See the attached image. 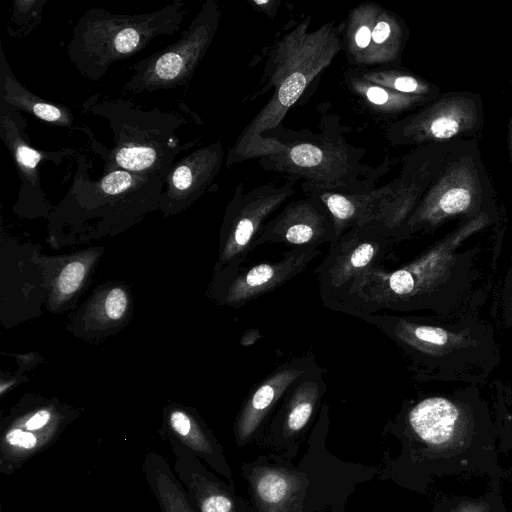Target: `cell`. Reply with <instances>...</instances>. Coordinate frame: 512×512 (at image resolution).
<instances>
[{"label": "cell", "mask_w": 512, "mask_h": 512, "mask_svg": "<svg viewBox=\"0 0 512 512\" xmlns=\"http://www.w3.org/2000/svg\"><path fill=\"white\" fill-rule=\"evenodd\" d=\"M310 22L306 16L292 23L270 47L257 95L273 93L229 148L226 167L257 159L264 136L281 126L289 109L342 50L340 26L329 22L310 30Z\"/></svg>", "instance_id": "1"}, {"label": "cell", "mask_w": 512, "mask_h": 512, "mask_svg": "<svg viewBox=\"0 0 512 512\" xmlns=\"http://www.w3.org/2000/svg\"><path fill=\"white\" fill-rule=\"evenodd\" d=\"M81 109L109 124L111 148L103 146L87 127L81 128L88 135L93 152L103 159L104 170L119 168L158 175L165 181L177 156L199 141L181 142L177 130L188 119L176 111L143 110L130 100L100 98L98 94L85 100Z\"/></svg>", "instance_id": "2"}, {"label": "cell", "mask_w": 512, "mask_h": 512, "mask_svg": "<svg viewBox=\"0 0 512 512\" xmlns=\"http://www.w3.org/2000/svg\"><path fill=\"white\" fill-rule=\"evenodd\" d=\"M496 212L485 211L463 221L445 238L395 270L380 266L369 271L348 296L343 312L364 319L383 311L432 308L456 266V252L462 243L487 227Z\"/></svg>", "instance_id": "3"}, {"label": "cell", "mask_w": 512, "mask_h": 512, "mask_svg": "<svg viewBox=\"0 0 512 512\" xmlns=\"http://www.w3.org/2000/svg\"><path fill=\"white\" fill-rule=\"evenodd\" d=\"M183 0L140 14L90 8L78 20L67 45L70 63L84 78L99 81L118 61L144 50L159 36L173 35L187 15Z\"/></svg>", "instance_id": "4"}, {"label": "cell", "mask_w": 512, "mask_h": 512, "mask_svg": "<svg viewBox=\"0 0 512 512\" xmlns=\"http://www.w3.org/2000/svg\"><path fill=\"white\" fill-rule=\"evenodd\" d=\"M74 160L72 183L52 214L58 224L123 226L159 209L165 186L160 176L113 168L93 180L86 156L76 153Z\"/></svg>", "instance_id": "5"}, {"label": "cell", "mask_w": 512, "mask_h": 512, "mask_svg": "<svg viewBox=\"0 0 512 512\" xmlns=\"http://www.w3.org/2000/svg\"><path fill=\"white\" fill-rule=\"evenodd\" d=\"M364 154L328 128L315 134L281 125L264 136L257 159L261 167L286 179L302 178L305 184L333 187L356 182L377 170L361 162Z\"/></svg>", "instance_id": "6"}, {"label": "cell", "mask_w": 512, "mask_h": 512, "mask_svg": "<svg viewBox=\"0 0 512 512\" xmlns=\"http://www.w3.org/2000/svg\"><path fill=\"white\" fill-rule=\"evenodd\" d=\"M496 208L479 141H464L453 150L425 191L406 223L405 238L433 231L456 218L465 221Z\"/></svg>", "instance_id": "7"}, {"label": "cell", "mask_w": 512, "mask_h": 512, "mask_svg": "<svg viewBox=\"0 0 512 512\" xmlns=\"http://www.w3.org/2000/svg\"><path fill=\"white\" fill-rule=\"evenodd\" d=\"M221 9L206 0L181 37L133 64L122 92L139 94L186 87L208 51L219 27Z\"/></svg>", "instance_id": "8"}, {"label": "cell", "mask_w": 512, "mask_h": 512, "mask_svg": "<svg viewBox=\"0 0 512 512\" xmlns=\"http://www.w3.org/2000/svg\"><path fill=\"white\" fill-rule=\"evenodd\" d=\"M484 105L480 94L449 91L390 124L387 140L394 146L419 147L481 138Z\"/></svg>", "instance_id": "9"}, {"label": "cell", "mask_w": 512, "mask_h": 512, "mask_svg": "<svg viewBox=\"0 0 512 512\" xmlns=\"http://www.w3.org/2000/svg\"><path fill=\"white\" fill-rule=\"evenodd\" d=\"M396 243L375 221L353 227L330 243L316 269L323 304L343 312L348 296L369 271L383 266Z\"/></svg>", "instance_id": "10"}, {"label": "cell", "mask_w": 512, "mask_h": 512, "mask_svg": "<svg viewBox=\"0 0 512 512\" xmlns=\"http://www.w3.org/2000/svg\"><path fill=\"white\" fill-rule=\"evenodd\" d=\"M295 183L284 178L249 190L242 183L235 188L221 226L216 274L242 266L269 218L295 195Z\"/></svg>", "instance_id": "11"}, {"label": "cell", "mask_w": 512, "mask_h": 512, "mask_svg": "<svg viewBox=\"0 0 512 512\" xmlns=\"http://www.w3.org/2000/svg\"><path fill=\"white\" fill-rule=\"evenodd\" d=\"M459 143L414 148L405 156L399 176L382 186L383 195L374 221L396 244L406 239L404 231L408 219Z\"/></svg>", "instance_id": "12"}, {"label": "cell", "mask_w": 512, "mask_h": 512, "mask_svg": "<svg viewBox=\"0 0 512 512\" xmlns=\"http://www.w3.org/2000/svg\"><path fill=\"white\" fill-rule=\"evenodd\" d=\"M320 254L319 248H293L275 261L226 269L216 274L213 293L224 305L239 308L302 273Z\"/></svg>", "instance_id": "13"}, {"label": "cell", "mask_w": 512, "mask_h": 512, "mask_svg": "<svg viewBox=\"0 0 512 512\" xmlns=\"http://www.w3.org/2000/svg\"><path fill=\"white\" fill-rule=\"evenodd\" d=\"M407 422L412 433L444 460L470 449L473 419L451 399L431 396L420 400L408 411Z\"/></svg>", "instance_id": "14"}, {"label": "cell", "mask_w": 512, "mask_h": 512, "mask_svg": "<svg viewBox=\"0 0 512 512\" xmlns=\"http://www.w3.org/2000/svg\"><path fill=\"white\" fill-rule=\"evenodd\" d=\"M363 320L396 343L412 368L418 371L464 346L472 345V339L465 331H449L414 317L377 313Z\"/></svg>", "instance_id": "15"}, {"label": "cell", "mask_w": 512, "mask_h": 512, "mask_svg": "<svg viewBox=\"0 0 512 512\" xmlns=\"http://www.w3.org/2000/svg\"><path fill=\"white\" fill-rule=\"evenodd\" d=\"M26 128L27 122L20 111L0 101V137L15 164L20 181L17 206L35 204L41 208L47 206V200L39 165L43 162L61 165L64 159L74 157L77 152L67 147L57 151L38 150L30 143Z\"/></svg>", "instance_id": "16"}, {"label": "cell", "mask_w": 512, "mask_h": 512, "mask_svg": "<svg viewBox=\"0 0 512 512\" xmlns=\"http://www.w3.org/2000/svg\"><path fill=\"white\" fill-rule=\"evenodd\" d=\"M67 417L53 406L13 415L2 426L0 472L10 475L47 449L63 432Z\"/></svg>", "instance_id": "17"}, {"label": "cell", "mask_w": 512, "mask_h": 512, "mask_svg": "<svg viewBox=\"0 0 512 512\" xmlns=\"http://www.w3.org/2000/svg\"><path fill=\"white\" fill-rule=\"evenodd\" d=\"M335 239L333 220L315 197L304 195L288 201L262 228L254 248L262 244H284L293 248H318Z\"/></svg>", "instance_id": "18"}, {"label": "cell", "mask_w": 512, "mask_h": 512, "mask_svg": "<svg viewBox=\"0 0 512 512\" xmlns=\"http://www.w3.org/2000/svg\"><path fill=\"white\" fill-rule=\"evenodd\" d=\"M225 158L221 142L215 141L177 160L165 179L160 211L165 216L180 213L210 191Z\"/></svg>", "instance_id": "19"}, {"label": "cell", "mask_w": 512, "mask_h": 512, "mask_svg": "<svg viewBox=\"0 0 512 512\" xmlns=\"http://www.w3.org/2000/svg\"><path fill=\"white\" fill-rule=\"evenodd\" d=\"M387 169L384 163L370 176L350 184L322 187L301 183L300 188L304 195L317 198L326 207L337 239L353 227L375 220L383 195L375 181Z\"/></svg>", "instance_id": "20"}, {"label": "cell", "mask_w": 512, "mask_h": 512, "mask_svg": "<svg viewBox=\"0 0 512 512\" xmlns=\"http://www.w3.org/2000/svg\"><path fill=\"white\" fill-rule=\"evenodd\" d=\"M317 368L312 357L297 358L281 365L259 382L251 390L237 419L235 426L237 440L245 442L293 384Z\"/></svg>", "instance_id": "21"}, {"label": "cell", "mask_w": 512, "mask_h": 512, "mask_svg": "<svg viewBox=\"0 0 512 512\" xmlns=\"http://www.w3.org/2000/svg\"><path fill=\"white\" fill-rule=\"evenodd\" d=\"M174 454V469L196 512H236L232 496L190 450L173 438H166Z\"/></svg>", "instance_id": "22"}, {"label": "cell", "mask_w": 512, "mask_h": 512, "mask_svg": "<svg viewBox=\"0 0 512 512\" xmlns=\"http://www.w3.org/2000/svg\"><path fill=\"white\" fill-rule=\"evenodd\" d=\"M250 484L260 512H301L305 479L280 467L257 466Z\"/></svg>", "instance_id": "23"}, {"label": "cell", "mask_w": 512, "mask_h": 512, "mask_svg": "<svg viewBox=\"0 0 512 512\" xmlns=\"http://www.w3.org/2000/svg\"><path fill=\"white\" fill-rule=\"evenodd\" d=\"M0 101L55 126L71 128L75 122L65 105L50 102L26 88L14 75L3 47L0 50Z\"/></svg>", "instance_id": "24"}, {"label": "cell", "mask_w": 512, "mask_h": 512, "mask_svg": "<svg viewBox=\"0 0 512 512\" xmlns=\"http://www.w3.org/2000/svg\"><path fill=\"white\" fill-rule=\"evenodd\" d=\"M162 432L165 438H173L216 468L219 454L217 443L191 410L174 405L165 410Z\"/></svg>", "instance_id": "25"}, {"label": "cell", "mask_w": 512, "mask_h": 512, "mask_svg": "<svg viewBox=\"0 0 512 512\" xmlns=\"http://www.w3.org/2000/svg\"><path fill=\"white\" fill-rule=\"evenodd\" d=\"M345 81L349 90L368 110L395 117L418 109L431 99L406 95L363 78L356 70L347 71Z\"/></svg>", "instance_id": "26"}, {"label": "cell", "mask_w": 512, "mask_h": 512, "mask_svg": "<svg viewBox=\"0 0 512 512\" xmlns=\"http://www.w3.org/2000/svg\"><path fill=\"white\" fill-rule=\"evenodd\" d=\"M326 390L319 368L308 372L290 388L283 413V434L291 437L299 433L311 419Z\"/></svg>", "instance_id": "27"}, {"label": "cell", "mask_w": 512, "mask_h": 512, "mask_svg": "<svg viewBox=\"0 0 512 512\" xmlns=\"http://www.w3.org/2000/svg\"><path fill=\"white\" fill-rule=\"evenodd\" d=\"M143 474L161 512H196L166 460L150 451L143 461Z\"/></svg>", "instance_id": "28"}, {"label": "cell", "mask_w": 512, "mask_h": 512, "mask_svg": "<svg viewBox=\"0 0 512 512\" xmlns=\"http://www.w3.org/2000/svg\"><path fill=\"white\" fill-rule=\"evenodd\" d=\"M356 71L363 78L402 94L431 100L441 94L438 86L406 69L384 66L357 68Z\"/></svg>", "instance_id": "29"}, {"label": "cell", "mask_w": 512, "mask_h": 512, "mask_svg": "<svg viewBox=\"0 0 512 512\" xmlns=\"http://www.w3.org/2000/svg\"><path fill=\"white\" fill-rule=\"evenodd\" d=\"M129 308V297L120 286L101 292L90 304L86 313L90 329L106 330L124 320Z\"/></svg>", "instance_id": "30"}, {"label": "cell", "mask_w": 512, "mask_h": 512, "mask_svg": "<svg viewBox=\"0 0 512 512\" xmlns=\"http://www.w3.org/2000/svg\"><path fill=\"white\" fill-rule=\"evenodd\" d=\"M90 268L86 257H78L66 262L58 272L52 286V299L62 303L72 298L84 284Z\"/></svg>", "instance_id": "31"}, {"label": "cell", "mask_w": 512, "mask_h": 512, "mask_svg": "<svg viewBox=\"0 0 512 512\" xmlns=\"http://www.w3.org/2000/svg\"><path fill=\"white\" fill-rule=\"evenodd\" d=\"M48 0H14L7 33L11 37H27L41 22Z\"/></svg>", "instance_id": "32"}, {"label": "cell", "mask_w": 512, "mask_h": 512, "mask_svg": "<svg viewBox=\"0 0 512 512\" xmlns=\"http://www.w3.org/2000/svg\"><path fill=\"white\" fill-rule=\"evenodd\" d=\"M254 9L273 17L276 15L278 6L280 5L279 1L274 0H252L249 1Z\"/></svg>", "instance_id": "33"}, {"label": "cell", "mask_w": 512, "mask_h": 512, "mask_svg": "<svg viewBox=\"0 0 512 512\" xmlns=\"http://www.w3.org/2000/svg\"><path fill=\"white\" fill-rule=\"evenodd\" d=\"M511 96H512V86H511ZM507 149H508V155L509 159L512 162V101H511V113L507 125Z\"/></svg>", "instance_id": "34"}, {"label": "cell", "mask_w": 512, "mask_h": 512, "mask_svg": "<svg viewBox=\"0 0 512 512\" xmlns=\"http://www.w3.org/2000/svg\"><path fill=\"white\" fill-rule=\"evenodd\" d=\"M450 512H480V505H463L461 504L457 508H451Z\"/></svg>", "instance_id": "35"}, {"label": "cell", "mask_w": 512, "mask_h": 512, "mask_svg": "<svg viewBox=\"0 0 512 512\" xmlns=\"http://www.w3.org/2000/svg\"><path fill=\"white\" fill-rule=\"evenodd\" d=\"M511 292H512V290H511ZM508 316L510 317V319L512 321V293L509 296V300H508Z\"/></svg>", "instance_id": "36"}]
</instances>
